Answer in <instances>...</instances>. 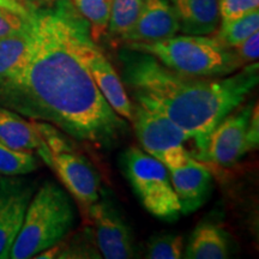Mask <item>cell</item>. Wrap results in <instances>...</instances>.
<instances>
[{
  "mask_svg": "<svg viewBox=\"0 0 259 259\" xmlns=\"http://www.w3.org/2000/svg\"><path fill=\"white\" fill-rule=\"evenodd\" d=\"M31 51L23 70L0 85V107L56 126L74 141L109 147L128 130L94 82L80 56L88 22L70 0H54L31 18Z\"/></svg>",
  "mask_w": 259,
  "mask_h": 259,
  "instance_id": "1",
  "label": "cell"
},
{
  "mask_svg": "<svg viewBox=\"0 0 259 259\" xmlns=\"http://www.w3.org/2000/svg\"><path fill=\"white\" fill-rule=\"evenodd\" d=\"M119 60L121 80L135 102L166 115L196 142L198 150L258 84L257 61L229 76L208 78L176 72L150 54L127 47L119 52Z\"/></svg>",
  "mask_w": 259,
  "mask_h": 259,
  "instance_id": "2",
  "label": "cell"
},
{
  "mask_svg": "<svg viewBox=\"0 0 259 259\" xmlns=\"http://www.w3.org/2000/svg\"><path fill=\"white\" fill-rule=\"evenodd\" d=\"M76 206L67 191L45 181L35 190L10 258H35L47 248L60 244L76 223Z\"/></svg>",
  "mask_w": 259,
  "mask_h": 259,
  "instance_id": "3",
  "label": "cell"
},
{
  "mask_svg": "<svg viewBox=\"0 0 259 259\" xmlns=\"http://www.w3.org/2000/svg\"><path fill=\"white\" fill-rule=\"evenodd\" d=\"M125 47L150 54L168 69L194 77H226L245 65L233 48L210 35H174L149 44H125Z\"/></svg>",
  "mask_w": 259,
  "mask_h": 259,
  "instance_id": "4",
  "label": "cell"
},
{
  "mask_svg": "<svg viewBox=\"0 0 259 259\" xmlns=\"http://www.w3.org/2000/svg\"><path fill=\"white\" fill-rule=\"evenodd\" d=\"M34 121L50 150L48 166L56 171L65 190L88 216L90 206L101 197L96 169L88 158L73 148L69 136L48 122Z\"/></svg>",
  "mask_w": 259,
  "mask_h": 259,
  "instance_id": "5",
  "label": "cell"
},
{
  "mask_svg": "<svg viewBox=\"0 0 259 259\" xmlns=\"http://www.w3.org/2000/svg\"><path fill=\"white\" fill-rule=\"evenodd\" d=\"M122 162L126 177L148 212L166 221L179 218V198L171 185L169 170L162 162L138 147H130Z\"/></svg>",
  "mask_w": 259,
  "mask_h": 259,
  "instance_id": "6",
  "label": "cell"
},
{
  "mask_svg": "<svg viewBox=\"0 0 259 259\" xmlns=\"http://www.w3.org/2000/svg\"><path fill=\"white\" fill-rule=\"evenodd\" d=\"M257 103L239 106L210 132L199 150V160L219 167H232L258 147Z\"/></svg>",
  "mask_w": 259,
  "mask_h": 259,
  "instance_id": "7",
  "label": "cell"
},
{
  "mask_svg": "<svg viewBox=\"0 0 259 259\" xmlns=\"http://www.w3.org/2000/svg\"><path fill=\"white\" fill-rule=\"evenodd\" d=\"M131 122L142 149L168 169L181 166L191 156L185 143L192 138L162 113L135 102Z\"/></svg>",
  "mask_w": 259,
  "mask_h": 259,
  "instance_id": "8",
  "label": "cell"
},
{
  "mask_svg": "<svg viewBox=\"0 0 259 259\" xmlns=\"http://www.w3.org/2000/svg\"><path fill=\"white\" fill-rule=\"evenodd\" d=\"M88 216L94 225L96 247L106 259L135 257V242L131 229L108 198H99L90 206Z\"/></svg>",
  "mask_w": 259,
  "mask_h": 259,
  "instance_id": "9",
  "label": "cell"
},
{
  "mask_svg": "<svg viewBox=\"0 0 259 259\" xmlns=\"http://www.w3.org/2000/svg\"><path fill=\"white\" fill-rule=\"evenodd\" d=\"M35 190L23 176L0 178V259L10 258Z\"/></svg>",
  "mask_w": 259,
  "mask_h": 259,
  "instance_id": "10",
  "label": "cell"
},
{
  "mask_svg": "<svg viewBox=\"0 0 259 259\" xmlns=\"http://www.w3.org/2000/svg\"><path fill=\"white\" fill-rule=\"evenodd\" d=\"M80 56L106 101L116 114L125 120L131 121L134 115V103L130 100L118 71L114 69L101 48L97 46V42L93 40L92 34L84 37Z\"/></svg>",
  "mask_w": 259,
  "mask_h": 259,
  "instance_id": "11",
  "label": "cell"
},
{
  "mask_svg": "<svg viewBox=\"0 0 259 259\" xmlns=\"http://www.w3.org/2000/svg\"><path fill=\"white\" fill-rule=\"evenodd\" d=\"M179 31V22L169 0H144L137 22L121 42L149 44L166 40Z\"/></svg>",
  "mask_w": 259,
  "mask_h": 259,
  "instance_id": "12",
  "label": "cell"
},
{
  "mask_svg": "<svg viewBox=\"0 0 259 259\" xmlns=\"http://www.w3.org/2000/svg\"><path fill=\"white\" fill-rule=\"evenodd\" d=\"M169 170L170 181L181 205V213H190L206 200L211 189L212 176L209 168L192 155L186 162Z\"/></svg>",
  "mask_w": 259,
  "mask_h": 259,
  "instance_id": "13",
  "label": "cell"
},
{
  "mask_svg": "<svg viewBox=\"0 0 259 259\" xmlns=\"http://www.w3.org/2000/svg\"><path fill=\"white\" fill-rule=\"evenodd\" d=\"M0 142L15 150L37 151L48 164L50 150L35 121L5 107H0Z\"/></svg>",
  "mask_w": 259,
  "mask_h": 259,
  "instance_id": "14",
  "label": "cell"
},
{
  "mask_svg": "<svg viewBox=\"0 0 259 259\" xmlns=\"http://www.w3.org/2000/svg\"><path fill=\"white\" fill-rule=\"evenodd\" d=\"M179 22L180 31L187 35H211L220 23L218 0H169Z\"/></svg>",
  "mask_w": 259,
  "mask_h": 259,
  "instance_id": "15",
  "label": "cell"
},
{
  "mask_svg": "<svg viewBox=\"0 0 259 259\" xmlns=\"http://www.w3.org/2000/svg\"><path fill=\"white\" fill-rule=\"evenodd\" d=\"M31 24L0 40V85L14 79L27 65L31 51Z\"/></svg>",
  "mask_w": 259,
  "mask_h": 259,
  "instance_id": "16",
  "label": "cell"
},
{
  "mask_svg": "<svg viewBox=\"0 0 259 259\" xmlns=\"http://www.w3.org/2000/svg\"><path fill=\"white\" fill-rule=\"evenodd\" d=\"M229 254V242L223 228L213 223H203L194 229L186 246L185 258L225 259Z\"/></svg>",
  "mask_w": 259,
  "mask_h": 259,
  "instance_id": "17",
  "label": "cell"
},
{
  "mask_svg": "<svg viewBox=\"0 0 259 259\" xmlns=\"http://www.w3.org/2000/svg\"><path fill=\"white\" fill-rule=\"evenodd\" d=\"M143 4L144 0H113L111 17L107 28L109 36L121 41L134 28Z\"/></svg>",
  "mask_w": 259,
  "mask_h": 259,
  "instance_id": "18",
  "label": "cell"
},
{
  "mask_svg": "<svg viewBox=\"0 0 259 259\" xmlns=\"http://www.w3.org/2000/svg\"><path fill=\"white\" fill-rule=\"evenodd\" d=\"M78 14L89 23L93 40L99 42L107 32L113 0H70Z\"/></svg>",
  "mask_w": 259,
  "mask_h": 259,
  "instance_id": "19",
  "label": "cell"
},
{
  "mask_svg": "<svg viewBox=\"0 0 259 259\" xmlns=\"http://www.w3.org/2000/svg\"><path fill=\"white\" fill-rule=\"evenodd\" d=\"M259 29V10H253L241 17L221 23L218 40L228 48H234L257 32Z\"/></svg>",
  "mask_w": 259,
  "mask_h": 259,
  "instance_id": "20",
  "label": "cell"
},
{
  "mask_svg": "<svg viewBox=\"0 0 259 259\" xmlns=\"http://www.w3.org/2000/svg\"><path fill=\"white\" fill-rule=\"evenodd\" d=\"M37 167L38 160L34 153L15 150L0 142V177H24Z\"/></svg>",
  "mask_w": 259,
  "mask_h": 259,
  "instance_id": "21",
  "label": "cell"
},
{
  "mask_svg": "<svg viewBox=\"0 0 259 259\" xmlns=\"http://www.w3.org/2000/svg\"><path fill=\"white\" fill-rule=\"evenodd\" d=\"M184 254V238L170 232L151 236L147 245L149 259H180Z\"/></svg>",
  "mask_w": 259,
  "mask_h": 259,
  "instance_id": "22",
  "label": "cell"
},
{
  "mask_svg": "<svg viewBox=\"0 0 259 259\" xmlns=\"http://www.w3.org/2000/svg\"><path fill=\"white\" fill-rule=\"evenodd\" d=\"M221 23L239 18L259 8V0H218Z\"/></svg>",
  "mask_w": 259,
  "mask_h": 259,
  "instance_id": "23",
  "label": "cell"
},
{
  "mask_svg": "<svg viewBox=\"0 0 259 259\" xmlns=\"http://www.w3.org/2000/svg\"><path fill=\"white\" fill-rule=\"evenodd\" d=\"M31 18H25L0 5V40L28 28L31 24Z\"/></svg>",
  "mask_w": 259,
  "mask_h": 259,
  "instance_id": "24",
  "label": "cell"
},
{
  "mask_svg": "<svg viewBox=\"0 0 259 259\" xmlns=\"http://www.w3.org/2000/svg\"><path fill=\"white\" fill-rule=\"evenodd\" d=\"M236 56L246 64L255 63L259 57V32H254L250 37H247L239 46L233 48Z\"/></svg>",
  "mask_w": 259,
  "mask_h": 259,
  "instance_id": "25",
  "label": "cell"
},
{
  "mask_svg": "<svg viewBox=\"0 0 259 259\" xmlns=\"http://www.w3.org/2000/svg\"><path fill=\"white\" fill-rule=\"evenodd\" d=\"M29 2H30L34 6H36V8H41V6L51 4L54 0H29Z\"/></svg>",
  "mask_w": 259,
  "mask_h": 259,
  "instance_id": "26",
  "label": "cell"
}]
</instances>
